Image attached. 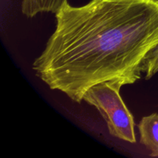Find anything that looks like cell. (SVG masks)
Returning a JSON list of instances; mask_svg holds the SVG:
<instances>
[{
    "label": "cell",
    "mask_w": 158,
    "mask_h": 158,
    "mask_svg": "<svg viewBox=\"0 0 158 158\" xmlns=\"http://www.w3.org/2000/svg\"><path fill=\"white\" fill-rule=\"evenodd\" d=\"M32 69L50 89L81 103L89 88L106 81L123 86L141 78L148 54L158 43L154 0L66 2Z\"/></svg>",
    "instance_id": "6da1fadb"
},
{
    "label": "cell",
    "mask_w": 158,
    "mask_h": 158,
    "mask_svg": "<svg viewBox=\"0 0 158 158\" xmlns=\"http://www.w3.org/2000/svg\"><path fill=\"white\" fill-rule=\"evenodd\" d=\"M122 86L118 82H103L89 88L83 100L98 110L111 135L134 143L137 141L134 120L120 94Z\"/></svg>",
    "instance_id": "7a4b0ae2"
},
{
    "label": "cell",
    "mask_w": 158,
    "mask_h": 158,
    "mask_svg": "<svg viewBox=\"0 0 158 158\" xmlns=\"http://www.w3.org/2000/svg\"><path fill=\"white\" fill-rule=\"evenodd\" d=\"M140 143L151 151V156L158 157V114L142 118L138 124Z\"/></svg>",
    "instance_id": "3957f363"
},
{
    "label": "cell",
    "mask_w": 158,
    "mask_h": 158,
    "mask_svg": "<svg viewBox=\"0 0 158 158\" xmlns=\"http://www.w3.org/2000/svg\"><path fill=\"white\" fill-rule=\"evenodd\" d=\"M68 0H23L22 12L27 17H34L42 12L56 13Z\"/></svg>",
    "instance_id": "277c9868"
},
{
    "label": "cell",
    "mask_w": 158,
    "mask_h": 158,
    "mask_svg": "<svg viewBox=\"0 0 158 158\" xmlns=\"http://www.w3.org/2000/svg\"><path fill=\"white\" fill-rule=\"evenodd\" d=\"M146 79H150L158 72V43L148 54L143 65Z\"/></svg>",
    "instance_id": "5b68a950"
},
{
    "label": "cell",
    "mask_w": 158,
    "mask_h": 158,
    "mask_svg": "<svg viewBox=\"0 0 158 158\" xmlns=\"http://www.w3.org/2000/svg\"><path fill=\"white\" fill-rule=\"evenodd\" d=\"M154 1H155V2H157L158 3V0H154Z\"/></svg>",
    "instance_id": "8992f818"
}]
</instances>
